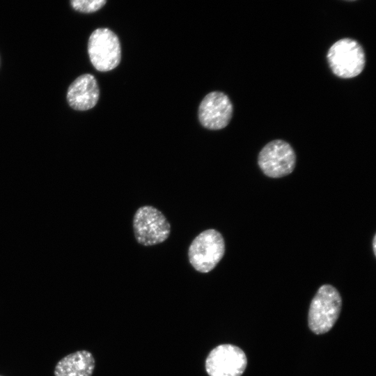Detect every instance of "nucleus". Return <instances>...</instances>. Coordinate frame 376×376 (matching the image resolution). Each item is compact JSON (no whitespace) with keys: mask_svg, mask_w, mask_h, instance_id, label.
<instances>
[{"mask_svg":"<svg viewBox=\"0 0 376 376\" xmlns=\"http://www.w3.org/2000/svg\"><path fill=\"white\" fill-rule=\"evenodd\" d=\"M246 365L247 359L243 350L231 344L217 346L205 360L209 376H241Z\"/></svg>","mask_w":376,"mask_h":376,"instance_id":"0eeeda50","label":"nucleus"},{"mask_svg":"<svg viewBox=\"0 0 376 376\" xmlns=\"http://www.w3.org/2000/svg\"><path fill=\"white\" fill-rule=\"evenodd\" d=\"M99 95V87L95 77L84 74L78 77L69 86L67 100L72 109L86 111L95 106Z\"/></svg>","mask_w":376,"mask_h":376,"instance_id":"1a4fd4ad","label":"nucleus"},{"mask_svg":"<svg viewBox=\"0 0 376 376\" xmlns=\"http://www.w3.org/2000/svg\"><path fill=\"white\" fill-rule=\"evenodd\" d=\"M107 0H70L72 7L81 13H93L100 9Z\"/></svg>","mask_w":376,"mask_h":376,"instance_id":"9b49d317","label":"nucleus"},{"mask_svg":"<svg viewBox=\"0 0 376 376\" xmlns=\"http://www.w3.org/2000/svg\"><path fill=\"white\" fill-rule=\"evenodd\" d=\"M95 359L87 350H79L62 358L56 365L54 376H91Z\"/></svg>","mask_w":376,"mask_h":376,"instance_id":"9d476101","label":"nucleus"},{"mask_svg":"<svg viewBox=\"0 0 376 376\" xmlns=\"http://www.w3.org/2000/svg\"><path fill=\"white\" fill-rule=\"evenodd\" d=\"M1 376V375H0Z\"/></svg>","mask_w":376,"mask_h":376,"instance_id":"4468645a","label":"nucleus"},{"mask_svg":"<svg viewBox=\"0 0 376 376\" xmlns=\"http://www.w3.org/2000/svg\"><path fill=\"white\" fill-rule=\"evenodd\" d=\"M376 236L375 235H374V237H373V252H374V254L375 255L376 253V246H375V244H376Z\"/></svg>","mask_w":376,"mask_h":376,"instance_id":"f8f14e48","label":"nucleus"},{"mask_svg":"<svg viewBox=\"0 0 376 376\" xmlns=\"http://www.w3.org/2000/svg\"><path fill=\"white\" fill-rule=\"evenodd\" d=\"M224 253L225 242L222 235L214 229H207L191 242L188 258L196 271L207 273L217 266Z\"/></svg>","mask_w":376,"mask_h":376,"instance_id":"7ed1b4c3","label":"nucleus"},{"mask_svg":"<svg viewBox=\"0 0 376 376\" xmlns=\"http://www.w3.org/2000/svg\"><path fill=\"white\" fill-rule=\"evenodd\" d=\"M342 307V299L337 289L324 284L319 288L313 298L308 311V326L316 334L329 331L338 320Z\"/></svg>","mask_w":376,"mask_h":376,"instance_id":"f257e3e1","label":"nucleus"},{"mask_svg":"<svg viewBox=\"0 0 376 376\" xmlns=\"http://www.w3.org/2000/svg\"><path fill=\"white\" fill-rule=\"evenodd\" d=\"M133 228L136 242L147 246L164 242L171 232L170 224L165 216L150 205L142 206L136 210Z\"/></svg>","mask_w":376,"mask_h":376,"instance_id":"20e7f679","label":"nucleus"},{"mask_svg":"<svg viewBox=\"0 0 376 376\" xmlns=\"http://www.w3.org/2000/svg\"><path fill=\"white\" fill-rule=\"evenodd\" d=\"M349 1H354V0H349Z\"/></svg>","mask_w":376,"mask_h":376,"instance_id":"ddd939ff","label":"nucleus"},{"mask_svg":"<svg viewBox=\"0 0 376 376\" xmlns=\"http://www.w3.org/2000/svg\"><path fill=\"white\" fill-rule=\"evenodd\" d=\"M88 53L91 63L98 71L107 72L114 69L121 58L118 36L107 28L95 30L88 39Z\"/></svg>","mask_w":376,"mask_h":376,"instance_id":"39448f33","label":"nucleus"},{"mask_svg":"<svg viewBox=\"0 0 376 376\" xmlns=\"http://www.w3.org/2000/svg\"><path fill=\"white\" fill-rule=\"evenodd\" d=\"M233 104L223 92L213 91L205 96L198 107V119L205 128L212 130L226 127L233 115Z\"/></svg>","mask_w":376,"mask_h":376,"instance_id":"6e6552de","label":"nucleus"},{"mask_svg":"<svg viewBox=\"0 0 376 376\" xmlns=\"http://www.w3.org/2000/svg\"><path fill=\"white\" fill-rule=\"evenodd\" d=\"M327 57L332 72L340 78L355 77L365 67L364 50L357 41L351 38H343L334 43Z\"/></svg>","mask_w":376,"mask_h":376,"instance_id":"f03ea898","label":"nucleus"},{"mask_svg":"<svg viewBox=\"0 0 376 376\" xmlns=\"http://www.w3.org/2000/svg\"><path fill=\"white\" fill-rule=\"evenodd\" d=\"M258 163L265 175L279 178L293 171L296 164V155L288 142L276 139L263 148L258 155Z\"/></svg>","mask_w":376,"mask_h":376,"instance_id":"423d86ee","label":"nucleus"}]
</instances>
